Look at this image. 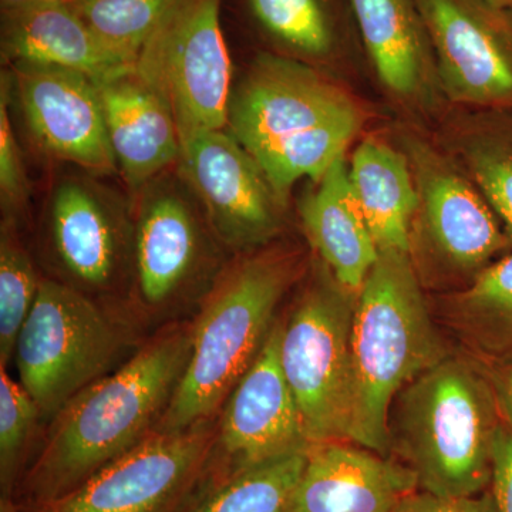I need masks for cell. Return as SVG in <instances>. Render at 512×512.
<instances>
[{"mask_svg": "<svg viewBox=\"0 0 512 512\" xmlns=\"http://www.w3.org/2000/svg\"><path fill=\"white\" fill-rule=\"evenodd\" d=\"M2 57L15 64L62 67L97 84L134 72V64L111 52L70 3L39 2L3 10Z\"/></svg>", "mask_w": 512, "mask_h": 512, "instance_id": "cell-19", "label": "cell"}, {"mask_svg": "<svg viewBox=\"0 0 512 512\" xmlns=\"http://www.w3.org/2000/svg\"><path fill=\"white\" fill-rule=\"evenodd\" d=\"M20 110L33 140L50 157L93 174L117 170L99 84L62 67L12 66Z\"/></svg>", "mask_w": 512, "mask_h": 512, "instance_id": "cell-14", "label": "cell"}, {"mask_svg": "<svg viewBox=\"0 0 512 512\" xmlns=\"http://www.w3.org/2000/svg\"><path fill=\"white\" fill-rule=\"evenodd\" d=\"M461 338L485 355H512V251L444 299Z\"/></svg>", "mask_w": 512, "mask_h": 512, "instance_id": "cell-24", "label": "cell"}, {"mask_svg": "<svg viewBox=\"0 0 512 512\" xmlns=\"http://www.w3.org/2000/svg\"><path fill=\"white\" fill-rule=\"evenodd\" d=\"M349 443L387 456L397 394L446 357L409 252L380 251L357 293L352 332Z\"/></svg>", "mask_w": 512, "mask_h": 512, "instance_id": "cell-2", "label": "cell"}, {"mask_svg": "<svg viewBox=\"0 0 512 512\" xmlns=\"http://www.w3.org/2000/svg\"><path fill=\"white\" fill-rule=\"evenodd\" d=\"M396 399L390 441L416 474L419 490L440 498L484 493L500 423L480 373L466 360L446 356Z\"/></svg>", "mask_w": 512, "mask_h": 512, "instance_id": "cell-4", "label": "cell"}, {"mask_svg": "<svg viewBox=\"0 0 512 512\" xmlns=\"http://www.w3.org/2000/svg\"><path fill=\"white\" fill-rule=\"evenodd\" d=\"M394 512H495L491 491L463 498H440L417 490L404 498Z\"/></svg>", "mask_w": 512, "mask_h": 512, "instance_id": "cell-33", "label": "cell"}, {"mask_svg": "<svg viewBox=\"0 0 512 512\" xmlns=\"http://www.w3.org/2000/svg\"><path fill=\"white\" fill-rule=\"evenodd\" d=\"M498 386H500L501 403L512 421V366L505 370Z\"/></svg>", "mask_w": 512, "mask_h": 512, "instance_id": "cell-34", "label": "cell"}, {"mask_svg": "<svg viewBox=\"0 0 512 512\" xmlns=\"http://www.w3.org/2000/svg\"><path fill=\"white\" fill-rule=\"evenodd\" d=\"M191 340L192 322L168 326L56 414L26 474L30 507L70 493L154 433L187 367Z\"/></svg>", "mask_w": 512, "mask_h": 512, "instance_id": "cell-1", "label": "cell"}, {"mask_svg": "<svg viewBox=\"0 0 512 512\" xmlns=\"http://www.w3.org/2000/svg\"><path fill=\"white\" fill-rule=\"evenodd\" d=\"M301 266L295 252L266 249L218 276L192 322L190 359L154 431L184 430L217 416L261 352L276 306Z\"/></svg>", "mask_w": 512, "mask_h": 512, "instance_id": "cell-3", "label": "cell"}, {"mask_svg": "<svg viewBox=\"0 0 512 512\" xmlns=\"http://www.w3.org/2000/svg\"><path fill=\"white\" fill-rule=\"evenodd\" d=\"M399 148L416 184L410 256L421 284H470L497 256L512 248L503 225L477 185L437 138L400 127Z\"/></svg>", "mask_w": 512, "mask_h": 512, "instance_id": "cell-5", "label": "cell"}, {"mask_svg": "<svg viewBox=\"0 0 512 512\" xmlns=\"http://www.w3.org/2000/svg\"><path fill=\"white\" fill-rule=\"evenodd\" d=\"M133 222L134 281L150 311L167 308L198 278L210 256L195 195L178 174H161L140 192Z\"/></svg>", "mask_w": 512, "mask_h": 512, "instance_id": "cell-13", "label": "cell"}, {"mask_svg": "<svg viewBox=\"0 0 512 512\" xmlns=\"http://www.w3.org/2000/svg\"><path fill=\"white\" fill-rule=\"evenodd\" d=\"M436 138L477 185L512 244V110H448Z\"/></svg>", "mask_w": 512, "mask_h": 512, "instance_id": "cell-22", "label": "cell"}, {"mask_svg": "<svg viewBox=\"0 0 512 512\" xmlns=\"http://www.w3.org/2000/svg\"><path fill=\"white\" fill-rule=\"evenodd\" d=\"M15 220L2 224L0 237V366L8 367L16 340L32 311L40 281L32 259L15 232Z\"/></svg>", "mask_w": 512, "mask_h": 512, "instance_id": "cell-29", "label": "cell"}, {"mask_svg": "<svg viewBox=\"0 0 512 512\" xmlns=\"http://www.w3.org/2000/svg\"><path fill=\"white\" fill-rule=\"evenodd\" d=\"M99 90L117 170L138 194L178 163L181 138L173 111L134 72L100 83Z\"/></svg>", "mask_w": 512, "mask_h": 512, "instance_id": "cell-20", "label": "cell"}, {"mask_svg": "<svg viewBox=\"0 0 512 512\" xmlns=\"http://www.w3.org/2000/svg\"><path fill=\"white\" fill-rule=\"evenodd\" d=\"M419 490L406 464L349 441L316 444L288 512H394Z\"/></svg>", "mask_w": 512, "mask_h": 512, "instance_id": "cell-18", "label": "cell"}, {"mask_svg": "<svg viewBox=\"0 0 512 512\" xmlns=\"http://www.w3.org/2000/svg\"><path fill=\"white\" fill-rule=\"evenodd\" d=\"M9 80L2 79L0 92V197L8 220H15L29 200V183L25 164L9 111Z\"/></svg>", "mask_w": 512, "mask_h": 512, "instance_id": "cell-31", "label": "cell"}, {"mask_svg": "<svg viewBox=\"0 0 512 512\" xmlns=\"http://www.w3.org/2000/svg\"><path fill=\"white\" fill-rule=\"evenodd\" d=\"M366 117L359 101L311 63L259 53L232 90L228 130L249 153L329 121Z\"/></svg>", "mask_w": 512, "mask_h": 512, "instance_id": "cell-12", "label": "cell"}, {"mask_svg": "<svg viewBox=\"0 0 512 512\" xmlns=\"http://www.w3.org/2000/svg\"><path fill=\"white\" fill-rule=\"evenodd\" d=\"M128 329L82 289L42 279L16 340L20 384L42 419L109 375L128 346Z\"/></svg>", "mask_w": 512, "mask_h": 512, "instance_id": "cell-6", "label": "cell"}, {"mask_svg": "<svg viewBox=\"0 0 512 512\" xmlns=\"http://www.w3.org/2000/svg\"><path fill=\"white\" fill-rule=\"evenodd\" d=\"M0 512H18V508L13 504L9 495H3L2 501H0Z\"/></svg>", "mask_w": 512, "mask_h": 512, "instance_id": "cell-36", "label": "cell"}, {"mask_svg": "<svg viewBox=\"0 0 512 512\" xmlns=\"http://www.w3.org/2000/svg\"><path fill=\"white\" fill-rule=\"evenodd\" d=\"M366 117L329 121L311 130L279 138L252 151L276 197L288 202L293 185L302 178L319 181L362 130Z\"/></svg>", "mask_w": 512, "mask_h": 512, "instance_id": "cell-25", "label": "cell"}, {"mask_svg": "<svg viewBox=\"0 0 512 512\" xmlns=\"http://www.w3.org/2000/svg\"><path fill=\"white\" fill-rule=\"evenodd\" d=\"M222 0H178L138 56L134 73L167 101L181 141L228 127L231 59Z\"/></svg>", "mask_w": 512, "mask_h": 512, "instance_id": "cell-8", "label": "cell"}, {"mask_svg": "<svg viewBox=\"0 0 512 512\" xmlns=\"http://www.w3.org/2000/svg\"><path fill=\"white\" fill-rule=\"evenodd\" d=\"M356 298L322 262L282 322L281 365L311 446L349 441Z\"/></svg>", "mask_w": 512, "mask_h": 512, "instance_id": "cell-7", "label": "cell"}, {"mask_svg": "<svg viewBox=\"0 0 512 512\" xmlns=\"http://www.w3.org/2000/svg\"><path fill=\"white\" fill-rule=\"evenodd\" d=\"M488 2L493 3V5L500 6V8L512 10V0H488Z\"/></svg>", "mask_w": 512, "mask_h": 512, "instance_id": "cell-37", "label": "cell"}, {"mask_svg": "<svg viewBox=\"0 0 512 512\" xmlns=\"http://www.w3.org/2000/svg\"><path fill=\"white\" fill-rule=\"evenodd\" d=\"M490 487L495 512H512V430L503 424L495 433Z\"/></svg>", "mask_w": 512, "mask_h": 512, "instance_id": "cell-32", "label": "cell"}, {"mask_svg": "<svg viewBox=\"0 0 512 512\" xmlns=\"http://www.w3.org/2000/svg\"><path fill=\"white\" fill-rule=\"evenodd\" d=\"M256 25L286 55L326 62L339 47V32L326 0H247Z\"/></svg>", "mask_w": 512, "mask_h": 512, "instance_id": "cell-27", "label": "cell"}, {"mask_svg": "<svg viewBox=\"0 0 512 512\" xmlns=\"http://www.w3.org/2000/svg\"><path fill=\"white\" fill-rule=\"evenodd\" d=\"M441 90L463 109L512 110V10L488 0H414Z\"/></svg>", "mask_w": 512, "mask_h": 512, "instance_id": "cell-10", "label": "cell"}, {"mask_svg": "<svg viewBox=\"0 0 512 512\" xmlns=\"http://www.w3.org/2000/svg\"><path fill=\"white\" fill-rule=\"evenodd\" d=\"M39 409L25 387L0 366V480L3 495H9L23 451L28 446Z\"/></svg>", "mask_w": 512, "mask_h": 512, "instance_id": "cell-30", "label": "cell"}, {"mask_svg": "<svg viewBox=\"0 0 512 512\" xmlns=\"http://www.w3.org/2000/svg\"><path fill=\"white\" fill-rule=\"evenodd\" d=\"M2 2V10L19 8V6L30 5V3L39 2H64L70 3L72 0H0Z\"/></svg>", "mask_w": 512, "mask_h": 512, "instance_id": "cell-35", "label": "cell"}, {"mask_svg": "<svg viewBox=\"0 0 512 512\" xmlns=\"http://www.w3.org/2000/svg\"><path fill=\"white\" fill-rule=\"evenodd\" d=\"M178 0H72L74 12L111 52L134 64Z\"/></svg>", "mask_w": 512, "mask_h": 512, "instance_id": "cell-28", "label": "cell"}, {"mask_svg": "<svg viewBox=\"0 0 512 512\" xmlns=\"http://www.w3.org/2000/svg\"><path fill=\"white\" fill-rule=\"evenodd\" d=\"M215 417L188 429L154 431L70 493L29 512H181L218 447Z\"/></svg>", "mask_w": 512, "mask_h": 512, "instance_id": "cell-9", "label": "cell"}, {"mask_svg": "<svg viewBox=\"0 0 512 512\" xmlns=\"http://www.w3.org/2000/svg\"><path fill=\"white\" fill-rule=\"evenodd\" d=\"M349 175L377 248L410 254L417 192L406 154L382 138L367 137L353 151Z\"/></svg>", "mask_w": 512, "mask_h": 512, "instance_id": "cell-23", "label": "cell"}, {"mask_svg": "<svg viewBox=\"0 0 512 512\" xmlns=\"http://www.w3.org/2000/svg\"><path fill=\"white\" fill-rule=\"evenodd\" d=\"M303 229L336 281L359 293L380 249L353 191L346 156H340L299 200Z\"/></svg>", "mask_w": 512, "mask_h": 512, "instance_id": "cell-21", "label": "cell"}, {"mask_svg": "<svg viewBox=\"0 0 512 512\" xmlns=\"http://www.w3.org/2000/svg\"><path fill=\"white\" fill-rule=\"evenodd\" d=\"M57 261L82 291H107L131 256L133 225L119 201L89 178H62L47 205Z\"/></svg>", "mask_w": 512, "mask_h": 512, "instance_id": "cell-15", "label": "cell"}, {"mask_svg": "<svg viewBox=\"0 0 512 512\" xmlns=\"http://www.w3.org/2000/svg\"><path fill=\"white\" fill-rule=\"evenodd\" d=\"M384 93L413 116L447 113L433 43L414 0H349Z\"/></svg>", "mask_w": 512, "mask_h": 512, "instance_id": "cell-17", "label": "cell"}, {"mask_svg": "<svg viewBox=\"0 0 512 512\" xmlns=\"http://www.w3.org/2000/svg\"><path fill=\"white\" fill-rule=\"evenodd\" d=\"M281 332L282 323H274L255 362L228 397L218 423L217 448H224L237 468L312 447L282 369Z\"/></svg>", "mask_w": 512, "mask_h": 512, "instance_id": "cell-16", "label": "cell"}, {"mask_svg": "<svg viewBox=\"0 0 512 512\" xmlns=\"http://www.w3.org/2000/svg\"><path fill=\"white\" fill-rule=\"evenodd\" d=\"M308 451L235 468L181 512H288Z\"/></svg>", "mask_w": 512, "mask_h": 512, "instance_id": "cell-26", "label": "cell"}, {"mask_svg": "<svg viewBox=\"0 0 512 512\" xmlns=\"http://www.w3.org/2000/svg\"><path fill=\"white\" fill-rule=\"evenodd\" d=\"M177 164L222 245L248 251L278 234L285 205L258 161L229 131H198L184 138Z\"/></svg>", "mask_w": 512, "mask_h": 512, "instance_id": "cell-11", "label": "cell"}]
</instances>
